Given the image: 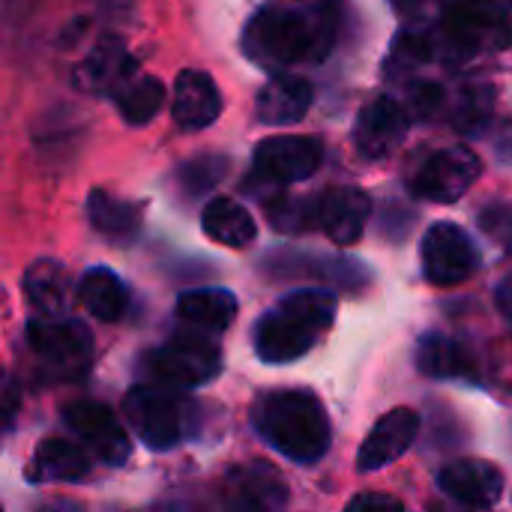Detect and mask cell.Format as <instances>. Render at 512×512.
<instances>
[{"mask_svg":"<svg viewBox=\"0 0 512 512\" xmlns=\"http://www.w3.org/2000/svg\"><path fill=\"white\" fill-rule=\"evenodd\" d=\"M255 432L285 459L312 465L330 450V417L315 393L306 390H270L252 405Z\"/></svg>","mask_w":512,"mask_h":512,"instance_id":"1","label":"cell"},{"mask_svg":"<svg viewBox=\"0 0 512 512\" xmlns=\"http://www.w3.org/2000/svg\"><path fill=\"white\" fill-rule=\"evenodd\" d=\"M333 39L330 12L264 6L243 33V51L264 69H282L300 60H324Z\"/></svg>","mask_w":512,"mask_h":512,"instance_id":"2","label":"cell"},{"mask_svg":"<svg viewBox=\"0 0 512 512\" xmlns=\"http://www.w3.org/2000/svg\"><path fill=\"white\" fill-rule=\"evenodd\" d=\"M336 312L339 300L324 288H306L282 297L255 324V354L273 366L306 357L330 333Z\"/></svg>","mask_w":512,"mask_h":512,"instance_id":"3","label":"cell"},{"mask_svg":"<svg viewBox=\"0 0 512 512\" xmlns=\"http://www.w3.org/2000/svg\"><path fill=\"white\" fill-rule=\"evenodd\" d=\"M123 414L135 435L156 453L183 444L198 429V405L180 387L159 381L132 387L123 399Z\"/></svg>","mask_w":512,"mask_h":512,"instance_id":"4","label":"cell"},{"mask_svg":"<svg viewBox=\"0 0 512 512\" xmlns=\"http://www.w3.org/2000/svg\"><path fill=\"white\" fill-rule=\"evenodd\" d=\"M144 369L159 384H171L180 390L201 387L219 375L222 348L216 342V333L189 327L174 333L165 345L153 348L144 357Z\"/></svg>","mask_w":512,"mask_h":512,"instance_id":"5","label":"cell"},{"mask_svg":"<svg viewBox=\"0 0 512 512\" xmlns=\"http://www.w3.org/2000/svg\"><path fill=\"white\" fill-rule=\"evenodd\" d=\"M450 57L471 60L483 51L510 48L504 0H456L441 18V39Z\"/></svg>","mask_w":512,"mask_h":512,"instance_id":"6","label":"cell"},{"mask_svg":"<svg viewBox=\"0 0 512 512\" xmlns=\"http://www.w3.org/2000/svg\"><path fill=\"white\" fill-rule=\"evenodd\" d=\"M27 342L33 354L51 369L66 378L81 375L90 363L93 354V339L90 330L81 321L63 318H45L39 315L36 321L27 324Z\"/></svg>","mask_w":512,"mask_h":512,"instance_id":"7","label":"cell"},{"mask_svg":"<svg viewBox=\"0 0 512 512\" xmlns=\"http://www.w3.org/2000/svg\"><path fill=\"white\" fill-rule=\"evenodd\" d=\"M420 258H423L426 279L441 288H453V285L471 279V273L480 264L471 234L465 228H459L456 222H435L423 237Z\"/></svg>","mask_w":512,"mask_h":512,"instance_id":"8","label":"cell"},{"mask_svg":"<svg viewBox=\"0 0 512 512\" xmlns=\"http://www.w3.org/2000/svg\"><path fill=\"white\" fill-rule=\"evenodd\" d=\"M483 162L468 147H447L432 153L423 168L417 171L411 189L414 195L435 201V204H453L459 201L480 177Z\"/></svg>","mask_w":512,"mask_h":512,"instance_id":"9","label":"cell"},{"mask_svg":"<svg viewBox=\"0 0 512 512\" xmlns=\"http://www.w3.org/2000/svg\"><path fill=\"white\" fill-rule=\"evenodd\" d=\"M324 159V147L309 135H270L255 147V171L273 183L309 180Z\"/></svg>","mask_w":512,"mask_h":512,"instance_id":"10","label":"cell"},{"mask_svg":"<svg viewBox=\"0 0 512 512\" xmlns=\"http://www.w3.org/2000/svg\"><path fill=\"white\" fill-rule=\"evenodd\" d=\"M66 426L87 441V447L111 468L126 465L132 456V441L126 435V429L117 423L114 411L99 405V402H75L63 411Z\"/></svg>","mask_w":512,"mask_h":512,"instance_id":"11","label":"cell"},{"mask_svg":"<svg viewBox=\"0 0 512 512\" xmlns=\"http://www.w3.org/2000/svg\"><path fill=\"white\" fill-rule=\"evenodd\" d=\"M408 126H411L408 105H402L393 96H381L360 111L357 129H354V144L363 159L378 162V159H387L405 141Z\"/></svg>","mask_w":512,"mask_h":512,"instance_id":"12","label":"cell"},{"mask_svg":"<svg viewBox=\"0 0 512 512\" xmlns=\"http://www.w3.org/2000/svg\"><path fill=\"white\" fill-rule=\"evenodd\" d=\"M372 201L357 186H333L318 195L315 201V225L336 243V246H354L369 222Z\"/></svg>","mask_w":512,"mask_h":512,"instance_id":"13","label":"cell"},{"mask_svg":"<svg viewBox=\"0 0 512 512\" xmlns=\"http://www.w3.org/2000/svg\"><path fill=\"white\" fill-rule=\"evenodd\" d=\"M420 435V417L411 408H393L387 411L375 429L366 435L360 453H357V468L363 474H375L393 462H399L417 441Z\"/></svg>","mask_w":512,"mask_h":512,"instance_id":"14","label":"cell"},{"mask_svg":"<svg viewBox=\"0 0 512 512\" xmlns=\"http://www.w3.org/2000/svg\"><path fill=\"white\" fill-rule=\"evenodd\" d=\"M438 489L462 507L489 510L504 495V474L492 462L459 459V462H450L447 468H441Z\"/></svg>","mask_w":512,"mask_h":512,"instance_id":"15","label":"cell"},{"mask_svg":"<svg viewBox=\"0 0 512 512\" xmlns=\"http://www.w3.org/2000/svg\"><path fill=\"white\" fill-rule=\"evenodd\" d=\"M222 114V93L216 81L201 69H183L174 81L171 96V117L180 129L198 132L216 123Z\"/></svg>","mask_w":512,"mask_h":512,"instance_id":"16","label":"cell"},{"mask_svg":"<svg viewBox=\"0 0 512 512\" xmlns=\"http://www.w3.org/2000/svg\"><path fill=\"white\" fill-rule=\"evenodd\" d=\"M225 501L234 510H282L288 504V486L276 468L252 462L228 474Z\"/></svg>","mask_w":512,"mask_h":512,"instance_id":"17","label":"cell"},{"mask_svg":"<svg viewBox=\"0 0 512 512\" xmlns=\"http://www.w3.org/2000/svg\"><path fill=\"white\" fill-rule=\"evenodd\" d=\"M138 72L135 57L126 51L123 39L117 36H105L96 42V48L75 66L72 81L75 87L87 90V93H114L126 78H132Z\"/></svg>","mask_w":512,"mask_h":512,"instance_id":"18","label":"cell"},{"mask_svg":"<svg viewBox=\"0 0 512 512\" xmlns=\"http://www.w3.org/2000/svg\"><path fill=\"white\" fill-rule=\"evenodd\" d=\"M417 369L435 381H477L480 366L474 351L444 333H429L417 345Z\"/></svg>","mask_w":512,"mask_h":512,"instance_id":"19","label":"cell"},{"mask_svg":"<svg viewBox=\"0 0 512 512\" xmlns=\"http://www.w3.org/2000/svg\"><path fill=\"white\" fill-rule=\"evenodd\" d=\"M312 84L300 75H276L258 93V117L270 126H294L312 108Z\"/></svg>","mask_w":512,"mask_h":512,"instance_id":"20","label":"cell"},{"mask_svg":"<svg viewBox=\"0 0 512 512\" xmlns=\"http://www.w3.org/2000/svg\"><path fill=\"white\" fill-rule=\"evenodd\" d=\"M21 288L27 303L45 315V318H63L69 309V297H72V282L69 273L60 261L54 258H39L33 261L24 276H21Z\"/></svg>","mask_w":512,"mask_h":512,"instance_id":"21","label":"cell"},{"mask_svg":"<svg viewBox=\"0 0 512 512\" xmlns=\"http://www.w3.org/2000/svg\"><path fill=\"white\" fill-rule=\"evenodd\" d=\"M237 297L225 288H198V291H186L177 300V315L198 330L207 333H225L234 318H237Z\"/></svg>","mask_w":512,"mask_h":512,"instance_id":"22","label":"cell"},{"mask_svg":"<svg viewBox=\"0 0 512 512\" xmlns=\"http://www.w3.org/2000/svg\"><path fill=\"white\" fill-rule=\"evenodd\" d=\"M201 225H204V234L210 240L231 246V249H246L258 237V225L252 219V213L234 198L207 201V207L201 213Z\"/></svg>","mask_w":512,"mask_h":512,"instance_id":"23","label":"cell"},{"mask_svg":"<svg viewBox=\"0 0 512 512\" xmlns=\"http://www.w3.org/2000/svg\"><path fill=\"white\" fill-rule=\"evenodd\" d=\"M78 300L90 318L111 324V321H120V315L126 312L129 291L117 279V273H111L108 267H93L78 282Z\"/></svg>","mask_w":512,"mask_h":512,"instance_id":"24","label":"cell"},{"mask_svg":"<svg viewBox=\"0 0 512 512\" xmlns=\"http://www.w3.org/2000/svg\"><path fill=\"white\" fill-rule=\"evenodd\" d=\"M90 474V456L63 438H45L33 456V480L48 483H78Z\"/></svg>","mask_w":512,"mask_h":512,"instance_id":"25","label":"cell"},{"mask_svg":"<svg viewBox=\"0 0 512 512\" xmlns=\"http://www.w3.org/2000/svg\"><path fill=\"white\" fill-rule=\"evenodd\" d=\"M87 216H90V225L108 237V240H132L138 234V225H141V210L132 204V201H123L105 189H93L90 198H87Z\"/></svg>","mask_w":512,"mask_h":512,"instance_id":"26","label":"cell"},{"mask_svg":"<svg viewBox=\"0 0 512 512\" xmlns=\"http://www.w3.org/2000/svg\"><path fill=\"white\" fill-rule=\"evenodd\" d=\"M111 99L117 102V111L123 114V120L129 126H144V123H150L162 111V105H165V84L159 78H153V75H138L135 72L132 78H126L111 93Z\"/></svg>","mask_w":512,"mask_h":512,"instance_id":"27","label":"cell"},{"mask_svg":"<svg viewBox=\"0 0 512 512\" xmlns=\"http://www.w3.org/2000/svg\"><path fill=\"white\" fill-rule=\"evenodd\" d=\"M435 48H438V39L429 30H423V27H405L396 36V42H393L390 60H387V72L390 75L411 72V69L429 63L435 57Z\"/></svg>","mask_w":512,"mask_h":512,"instance_id":"28","label":"cell"},{"mask_svg":"<svg viewBox=\"0 0 512 512\" xmlns=\"http://www.w3.org/2000/svg\"><path fill=\"white\" fill-rule=\"evenodd\" d=\"M228 171V159L222 156H201V159H192L186 162L180 171H177V183L183 186L186 195H201L207 189H213Z\"/></svg>","mask_w":512,"mask_h":512,"instance_id":"29","label":"cell"},{"mask_svg":"<svg viewBox=\"0 0 512 512\" xmlns=\"http://www.w3.org/2000/svg\"><path fill=\"white\" fill-rule=\"evenodd\" d=\"M492 87H474V90H468L462 99H459V105H456V123L465 129V132H477L486 120H489V114H492Z\"/></svg>","mask_w":512,"mask_h":512,"instance_id":"30","label":"cell"},{"mask_svg":"<svg viewBox=\"0 0 512 512\" xmlns=\"http://www.w3.org/2000/svg\"><path fill=\"white\" fill-rule=\"evenodd\" d=\"M444 105V90L438 84H414L408 93V111L417 117H429Z\"/></svg>","mask_w":512,"mask_h":512,"instance_id":"31","label":"cell"},{"mask_svg":"<svg viewBox=\"0 0 512 512\" xmlns=\"http://www.w3.org/2000/svg\"><path fill=\"white\" fill-rule=\"evenodd\" d=\"M348 510H402V501H399V498H390V495L366 492V495L351 498V501H348Z\"/></svg>","mask_w":512,"mask_h":512,"instance_id":"32","label":"cell"},{"mask_svg":"<svg viewBox=\"0 0 512 512\" xmlns=\"http://www.w3.org/2000/svg\"><path fill=\"white\" fill-rule=\"evenodd\" d=\"M390 6L396 9V15H408V18H414L423 6H426V0H390Z\"/></svg>","mask_w":512,"mask_h":512,"instance_id":"33","label":"cell"},{"mask_svg":"<svg viewBox=\"0 0 512 512\" xmlns=\"http://www.w3.org/2000/svg\"><path fill=\"white\" fill-rule=\"evenodd\" d=\"M498 306H501V312L512 318V279H507L501 288H498Z\"/></svg>","mask_w":512,"mask_h":512,"instance_id":"34","label":"cell"},{"mask_svg":"<svg viewBox=\"0 0 512 512\" xmlns=\"http://www.w3.org/2000/svg\"><path fill=\"white\" fill-rule=\"evenodd\" d=\"M306 9H321V12H330L333 6H339L342 0H300Z\"/></svg>","mask_w":512,"mask_h":512,"instance_id":"35","label":"cell"},{"mask_svg":"<svg viewBox=\"0 0 512 512\" xmlns=\"http://www.w3.org/2000/svg\"><path fill=\"white\" fill-rule=\"evenodd\" d=\"M507 6V33H510V48H512V0H504Z\"/></svg>","mask_w":512,"mask_h":512,"instance_id":"36","label":"cell"}]
</instances>
